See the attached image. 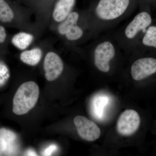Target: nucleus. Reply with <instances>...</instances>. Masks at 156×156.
Instances as JSON below:
<instances>
[{"label":"nucleus","instance_id":"nucleus-1","mask_svg":"<svg viewBox=\"0 0 156 156\" xmlns=\"http://www.w3.org/2000/svg\"><path fill=\"white\" fill-rule=\"evenodd\" d=\"M40 94L38 86L33 81L23 83L18 88L13 98V112L21 115L28 113L37 103Z\"/></svg>","mask_w":156,"mask_h":156},{"label":"nucleus","instance_id":"nucleus-2","mask_svg":"<svg viewBox=\"0 0 156 156\" xmlns=\"http://www.w3.org/2000/svg\"><path fill=\"white\" fill-rule=\"evenodd\" d=\"M136 0H98L95 13L101 20L110 21L125 14Z\"/></svg>","mask_w":156,"mask_h":156},{"label":"nucleus","instance_id":"nucleus-3","mask_svg":"<svg viewBox=\"0 0 156 156\" xmlns=\"http://www.w3.org/2000/svg\"><path fill=\"white\" fill-rule=\"evenodd\" d=\"M140 122V116L137 112L134 110H126L118 120L117 131L122 136H130L138 130Z\"/></svg>","mask_w":156,"mask_h":156},{"label":"nucleus","instance_id":"nucleus-4","mask_svg":"<svg viewBox=\"0 0 156 156\" xmlns=\"http://www.w3.org/2000/svg\"><path fill=\"white\" fill-rule=\"evenodd\" d=\"M115 51L111 42L104 41L97 45L94 51V62L100 71L108 73L110 69V62L114 57Z\"/></svg>","mask_w":156,"mask_h":156},{"label":"nucleus","instance_id":"nucleus-5","mask_svg":"<svg viewBox=\"0 0 156 156\" xmlns=\"http://www.w3.org/2000/svg\"><path fill=\"white\" fill-rule=\"evenodd\" d=\"M156 74V58L145 57L136 60L131 67V75L135 81L146 80Z\"/></svg>","mask_w":156,"mask_h":156},{"label":"nucleus","instance_id":"nucleus-6","mask_svg":"<svg viewBox=\"0 0 156 156\" xmlns=\"http://www.w3.org/2000/svg\"><path fill=\"white\" fill-rule=\"evenodd\" d=\"M74 123L79 136L83 139L88 141H94L100 136L99 127L86 117L77 116L74 119Z\"/></svg>","mask_w":156,"mask_h":156},{"label":"nucleus","instance_id":"nucleus-7","mask_svg":"<svg viewBox=\"0 0 156 156\" xmlns=\"http://www.w3.org/2000/svg\"><path fill=\"white\" fill-rule=\"evenodd\" d=\"M45 77L48 81H53L61 75L63 70V62L56 53L50 52L47 53L44 61Z\"/></svg>","mask_w":156,"mask_h":156},{"label":"nucleus","instance_id":"nucleus-8","mask_svg":"<svg viewBox=\"0 0 156 156\" xmlns=\"http://www.w3.org/2000/svg\"><path fill=\"white\" fill-rule=\"evenodd\" d=\"M152 17L147 11H142L137 14L127 26L125 34L127 38L132 39L140 32L148 28L151 23Z\"/></svg>","mask_w":156,"mask_h":156},{"label":"nucleus","instance_id":"nucleus-9","mask_svg":"<svg viewBox=\"0 0 156 156\" xmlns=\"http://www.w3.org/2000/svg\"><path fill=\"white\" fill-rule=\"evenodd\" d=\"M17 135L6 128L0 129V148L5 155H15L19 150Z\"/></svg>","mask_w":156,"mask_h":156},{"label":"nucleus","instance_id":"nucleus-10","mask_svg":"<svg viewBox=\"0 0 156 156\" xmlns=\"http://www.w3.org/2000/svg\"><path fill=\"white\" fill-rule=\"evenodd\" d=\"M75 2L76 0H59L53 10V19L56 22L63 21L71 13Z\"/></svg>","mask_w":156,"mask_h":156},{"label":"nucleus","instance_id":"nucleus-11","mask_svg":"<svg viewBox=\"0 0 156 156\" xmlns=\"http://www.w3.org/2000/svg\"><path fill=\"white\" fill-rule=\"evenodd\" d=\"M42 56V51L39 48L26 50L21 53L20 60L25 64L34 66L38 64Z\"/></svg>","mask_w":156,"mask_h":156},{"label":"nucleus","instance_id":"nucleus-12","mask_svg":"<svg viewBox=\"0 0 156 156\" xmlns=\"http://www.w3.org/2000/svg\"><path fill=\"white\" fill-rule=\"evenodd\" d=\"M33 39V36L30 34L20 32L13 37L11 43L17 49L24 50L31 44Z\"/></svg>","mask_w":156,"mask_h":156},{"label":"nucleus","instance_id":"nucleus-13","mask_svg":"<svg viewBox=\"0 0 156 156\" xmlns=\"http://www.w3.org/2000/svg\"><path fill=\"white\" fill-rule=\"evenodd\" d=\"M79 18L77 12H73L70 13L67 17L62 21L58 27V31L61 35H65L70 28L76 25Z\"/></svg>","mask_w":156,"mask_h":156},{"label":"nucleus","instance_id":"nucleus-14","mask_svg":"<svg viewBox=\"0 0 156 156\" xmlns=\"http://www.w3.org/2000/svg\"><path fill=\"white\" fill-rule=\"evenodd\" d=\"M14 13L5 0H0V20L4 23L11 22L14 19Z\"/></svg>","mask_w":156,"mask_h":156},{"label":"nucleus","instance_id":"nucleus-15","mask_svg":"<svg viewBox=\"0 0 156 156\" xmlns=\"http://www.w3.org/2000/svg\"><path fill=\"white\" fill-rule=\"evenodd\" d=\"M144 46L156 49V26H150L142 39Z\"/></svg>","mask_w":156,"mask_h":156},{"label":"nucleus","instance_id":"nucleus-16","mask_svg":"<svg viewBox=\"0 0 156 156\" xmlns=\"http://www.w3.org/2000/svg\"><path fill=\"white\" fill-rule=\"evenodd\" d=\"M83 34V32L82 29L76 24L70 28L65 35L68 40L75 41L80 38Z\"/></svg>","mask_w":156,"mask_h":156},{"label":"nucleus","instance_id":"nucleus-17","mask_svg":"<svg viewBox=\"0 0 156 156\" xmlns=\"http://www.w3.org/2000/svg\"><path fill=\"white\" fill-rule=\"evenodd\" d=\"M10 76V71L4 62L0 61V87L7 83Z\"/></svg>","mask_w":156,"mask_h":156},{"label":"nucleus","instance_id":"nucleus-18","mask_svg":"<svg viewBox=\"0 0 156 156\" xmlns=\"http://www.w3.org/2000/svg\"><path fill=\"white\" fill-rule=\"evenodd\" d=\"M57 146L55 144H51L48 147L43 153V155L44 156H50L52 155L53 153L55 152L57 150Z\"/></svg>","mask_w":156,"mask_h":156},{"label":"nucleus","instance_id":"nucleus-19","mask_svg":"<svg viewBox=\"0 0 156 156\" xmlns=\"http://www.w3.org/2000/svg\"><path fill=\"white\" fill-rule=\"evenodd\" d=\"M7 34L5 28L2 26H0V44L4 43L5 41Z\"/></svg>","mask_w":156,"mask_h":156},{"label":"nucleus","instance_id":"nucleus-20","mask_svg":"<svg viewBox=\"0 0 156 156\" xmlns=\"http://www.w3.org/2000/svg\"><path fill=\"white\" fill-rule=\"evenodd\" d=\"M27 155L28 156H37L36 153L32 150H30L27 151L26 153Z\"/></svg>","mask_w":156,"mask_h":156},{"label":"nucleus","instance_id":"nucleus-21","mask_svg":"<svg viewBox=\"0 0 156 156\" xmlns=\"http://www.w3.org/2000/svg\"><path fill=\"white\" fill-rule=\"evenodd\" d=\"M2 154V151H1V148H0V155H1Z\"/></svg>","mask_w":156,"mask_h":156}]
</instances>
